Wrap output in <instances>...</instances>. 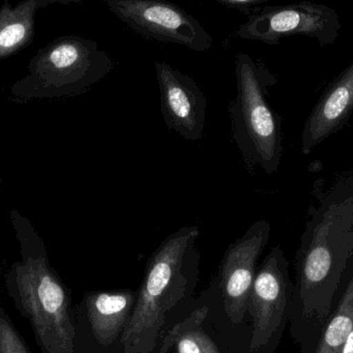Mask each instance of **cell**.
<instances>
[{
  "label": "cell",
  "instance_id": "6",
  "mask_svg": "<svg viewBox=\"0 0 353 353\" xmlns=\"http://www.w3.org/2000/svg\"><path fill=\"white\" fill-rule=\"evenodd\" d=\"M294 281L281 247L275 246L257 268L249 299V353H276L290 325Z\"/></svg>",
  "mask_w": 353,
  "mask_h": 353
},
{
  "label": "cell",
  "instance_id": "9",
  "mask_svg": "<svg viewBox=\"0 0 353 353\" xmlns=\"http://www.w3.org/2000/svg\"><path fill=\"white\" fill-rule=\"evenodd\" d=\"M108 8L126 26L161 43L205 52L213 37L194 17L167 0H105Z\"/></svg>",
  "mask_w": 353,
  "mask_h": 353
},
{
  "label": "cell",
  "instance_id": "10",
  "mask_svg": "<svg viewBox=\"0 0 353 353\" xmlns=\"http://www.w3.org/2000/svg\"><path fill=\"white\" fill-rule=\"evenodd\" d=\"M132 290L88 292L81 303L77 327L80 353H121L122 341L136 303Z\"/></svg>",
  "mask_w": 353,
  "mask_h": 353
},
{
  "label": "cell",
  "instance_id": "16",
  "mask_svg": "<svg viewBox=\"0 0 353 353\" xmlns=\"http://www.w3.org/2000/svg\"><path fill=\"white\" fill-rule=\"evenodd\" d=\"M0 353H27L16 332L2 319H0Z\"/></svg>",
  "mask_w": 353,
  "mask_h": 353
},
{
  "label": "cell",
  "instance_id": "11",
  "mask_svg": "<svg viewBox=\"0 0 353 353\" xmlns=\"http://www.w3.org/2000/svg\"><path fill=\"white\" fill-rule=\"evenodd\" d=\"M161 353H248L224 317L213 281L196 298L190 313L172 330Z\"/></svg>",
  "mask_w": 353,
  "mask_h": 353
},
{
  "label": "cell",
  "instance_id": "15",
  "mask_svg": "<svg viewBox=\"0 0 353 353\" xmlns=\"http://www.w3.org/2000/svg\"><path fill=\"white\" fill-rule=\"evenodd\" d=\"M353 330V269L337 306L321 331L301 346L300 353H341Z\"/></svg>",
  "mask_w": 353,
  "mask_h": 353
},
{
  "label": "cell",
  "instance_id": "4",
  "mask_svg": "<svg viewBox=\"0 0 353 353\" xmlns=\"http://www.w3.org/2000/svg\"><path fill=\"white\" fill-rule=\"evenodd\" d=\"M23 308L47 353H80L70 298L43 259H29L17 268Z\"/></svg>",
  "mask_w": 353,
  "mask_h": 353
},
{
  "label": "cell",
  "instance_id": "1",
  "mask_svg": "<svg viewBox=\"0 0 353 353\" xmlns=\"http://www.w3.org/2000/svg\"><path fill=\"white\" fill-rule=\"evenodd\" d=\"M316 199L296 255L290 330L300 346L321 331L353 268V174L317 192Z\"/></svg>",
  "mask_w": 353,
  "mask_h": 353
},
{
  "label": "cell",
  "instance_id": "5",
  "mask_svg": "<svg viewBox=\"0 0 353 353\" xmlns=\"http://www.w3.org/2000/svg\"><path fill=\"white\" fill-rule=\"evenodd\" d=\"M113 68L111 56L97 41L68 35L39 50L24 81L52 94L76 95L92 88Z\"/></svg>",
  "mask_w": 353,
  "mask_h": 353
},
{
  "label": "cell",
  "instance_id": "14",
  "mask_svg": "<svg viewBox=\"0 0 353 353\" xmlns=\"http://www.w3.org/2000/svg\"><path fill=\"white\" fill-rule=\"evenodd\" d=\"M82 0H22L12 6L6 0L0 8V59L8 57L31 43L35 17L39 8L52 3H70Z\"/></svg>",
  "mask_w": 353,
  "mask_h": 353
},
{
  "label": "cell",
  "instance_id": "2",
  "mask_svg": "<svg viewBox=\"0 0 353 353\" xmlns=\"http://www.w3.org/2000/svg\"><path fill=\"white\" fill-rule=\"evenodd\" d=\"M199 236L196 225L183 226L151 255L137 290L121 353H161L172 330L192 310L201 273Z\"/></svg>",
  "mask_w": 353,
  "mask_h": 353
},
{
  "label": "cell",
  "instance_id": "7",
  "mask_svg": "<svg viewBox=\"0 0 353 353\" xmlns=\"http://www.w3.org/2000/svg\"><path fill=\"white\" fill-rule=\"evenodd\" d=\"M271 236V225L261 219L249 226L242 236L228 246L213 279L228 325L248 350L250 343L249 299L259 268V257Z\"/></svg>",
  "mask_w": 353,
  "mask_h": 353
},
{
  "label": "cell",
  "instance_id": "13",
  "mask_svg": "<svg viewBox=\"0 0 353 353\" xmlns=\"http://www.w3.org/2000/svg\"><path fill=\"white\" fill-rule=\"evenodd\" d=\"M352 113L353 62L327 86L307 118L302 132L303 154H310L341 130Z\"/></svg>",
  "mask_w": 353,
  "mask_h": 353
},
{
  "label": "cell",
  "instance_id": "17",
  "mask_svg": "<svg viewBox=\"0 0 353 353\" xmlns=\"http://www.w3.org/2000/svg\"><path fill=\"white\" fill-rule=\"evenodd\" d=\"M217 1L228 8H242L243 10V8H252V6L270 1V0H217Z\"/></svg>",
  "mask_w": 353,
  "mask_h": 353
},
{
  "label": "cell",
  "instance_id": "3",
  "mask_svg": "<svg viewBox=\"0 0 353 353\" xmlns=\"http://www.w3.org/2000/svg\"><path fill=\"white\" fill-rule=\"evenodd\" d=\"M236 95L228 105L234 145L250 175L261 170L273 175L283 154L281 119L268 101L275 77L250 55L236 56Z\"/></svg>",
  "mask_w": 353,
  "mask_h": 353
},
{
  "label": "cell",
  "instance_id": "8",
  "mask_svg": "<svg viewBox=\"0 0 353 353\" xmlns=\"http://www.w3.org/2000/svg\"><path fill=\"white\" fill-rule=\"evenodd\" d=\"M340 30L341 23L335 10L304 0L256 10L239 27L236 35L268 45H278L284 37L303 35L316 39L319 45L327 46L337 41Z\"/></svg>",
  "mask_w": 353,
  "mask_h": 353
},
{
  "label": "cell",
  "instance_id": "12",
  "mask_svg": "<svg viewBox=\"0 0 353 353\" xmlns=\"http://www.w3.org/2000/svg\"><path fill=\"white\" fill-rule=\"evenodd\" d=\"M161 110L169 130L189 142L203 138L207 99L194 80L165 61L155 62Z\"/></svg>",
  "mask_w": 353,
  "mask_h": 353
}]
</instances>
